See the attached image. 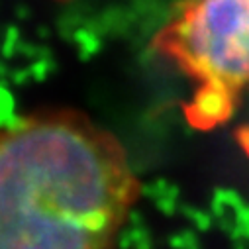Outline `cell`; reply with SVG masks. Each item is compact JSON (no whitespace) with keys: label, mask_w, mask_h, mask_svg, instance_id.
<instances>
[{"label":"cell","mask_w":249,"mask_h":249,"mask_svg":"<svg viewBox=\"0 0 249 249\" xmlns=\"http://www.w3.org/2000/svg\"><path fill=\"white\" fill-rule=\"evenodd\" d=\"M151 47L193 83V128L222 126L249 94V0H184Z\"/></svg>","instance_id":"2"},{"label":"cell","mask_w":249,"mask_h":249,"mask_svg":"<svg viewBox=\"0 0 249 249\" xmlns=\"http://www.w3.org/2000/svg\"><path fill=\"white\" fill-rule=\"evenodd\" d=\"M140 195L126 147L83 112L0 126V249H112Z\"/></svg>","instance_id":"1"}]
</instances>
